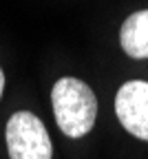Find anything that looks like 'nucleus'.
I'll list each match as a JSON object with an SVG mask.
<instances>
[{"label": "nucleus", "mask_w": 148, "mask_h": 159, "mask_svg": "<svg viewBox=\"0 0 148 159\" xmlns=\"http://www.w3.org/2000/svg\"><path fill=\"white\" fill-rule=\"evenodd\" d=\"M53 115L67 137H84L91 133L97 117V99L93 89L77 77H62L51 91Z\"/></svg>", "instance_id": "1"}, {"label": "nucleus", "mask_w": 148, "mask_h": 159, "mask_svg": "<svg viewBox=\"0 0 148 159\" xmlns=\"http://www.w3.org/2000/svg\"><path fill=\"white\" fill-rule=\"evenodd\" d=\"M11 159H51L53 146L42 119L29 111L13 113L5 128Z\"/></svg>", "instance_id": "2"}, {"label": "nucleus", "mask_w": 148, "mask_h": 159, "mask_svg": "<svg viewBox=\"0 0 148 159\" xmlns=\"http://www.w3.org/2000/svg\"><path fill=\"white\" fill-rule=\"evenodd\" d=\"M115 113L131 135L148 142V82L133 80L122 84L115 95Z\"/></svg>", "instance_id": "3"}, {"label": "nucleus", "mask_w": 148, "mask_h": 159, "mask_svg": "<svg viewBox=\"0 0 148 159\" xmlns=\"http://www.w3.org/2000/svg\"><path fill=\"white\" fill-rule=\"evenodd\" d=\"M119 42L126 55L135 60L148 57V9L135 11L124 20L119 29Z\"/></svg>", "instance_id": "4"}, {"label": "nucleus", "mask_w": 148, "mask_h": 159, "mask_svg": "<svg viewBox=\"0 0 148 159\" xmlns=\"http://www.w3.org/2000/svg\"><path fill=\"white\" fill-rule=\"evenodd\" d=\"M2 89H5V73L0 69V95H2Z\"/></svg>", "instance_id": "5"}]
</instances>
